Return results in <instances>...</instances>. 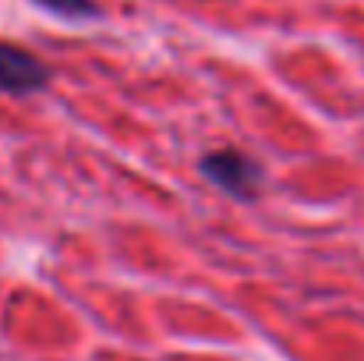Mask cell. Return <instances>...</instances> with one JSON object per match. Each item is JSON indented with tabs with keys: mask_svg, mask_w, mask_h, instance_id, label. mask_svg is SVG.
I'll return each instance as SVG.
<instances>
[{
	"mask_svg": "<svg viewBox=\"0 0 364 361\" xmlns=\"http://www.w3.org/2000/svg\"><path fill=\"white\" fill-rule=\"evenodd\" d=\"M202 174H205L209 181H216L223 192L237 195V199L251 195V192H255V184H258V177H262L258 163H251L244 152H234V149L209 152V156L202 159Z\"/></svg>",
	"mask_w": 364,
	"mask_h": 361,
	"instance_id": "obj_1",
	"label": "cell"
},
{
	"mask_svg": "<svg viewBox=\"0 0 364 361\" xmlns=\"http://www.w3.org/2000/svg\"><path fill=\"white\" fill-rule=\"evenodd\" d=\"M46 82V68L21 46L0 43V93H36Z\"/></svg>",
	"mask_w": 364,
	"mask_h": 361,
	"instance_id": "obj_2",
	"label": "cell"
},
{
	"mask_svg": "<svg viewBox=\"0 0 364 361\" xmlns=\"http://www.w3.org/2000/svg\"><path fill=\"white\" fill-rule=\"evenodd\" d=\"M43 7L57 11V14H96L92 0H39Z\"/></svg>",
	"mask_w": 364,
	"mask_h": 361,
	"instance_id": "obj_3",
	"label": "cell"
}]
</instances>
